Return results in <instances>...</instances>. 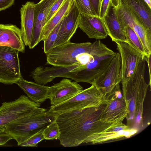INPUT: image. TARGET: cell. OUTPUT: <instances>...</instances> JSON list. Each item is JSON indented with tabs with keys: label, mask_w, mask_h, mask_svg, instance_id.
<instances>
[{
	"label": "cell",
	"mask_w": 151,
	"mask_h": 151,
	"mask_svg": "<svg viewBox=\"0 0 151 151\" xmlns=\"http://www.w3.org/2000/svg\"><path fill=\"white\" fill-rule=\"evenodd\" d=\"M62 20L50 32L47 39L43 41L44 50L45 54L49 52L54 48V44Z\"/></svg>",
	"instance_id": "4316f807"
},
{
	"label": "cell",
	"mask_w": 151,
	"mask_h": 151,
	"mask_svg": "<svg viewBox=\"0 0 151 151\" xmlns=\"http://www.w3.org/2000/svg\"><path fill=\"white\" fill-rule=\"evenodd\" d=\"M57 0H40L35 4L34 24L31 40L29 48H33L40 42L39 38L42 29L50 9Z\"/></svg>",
	"instance_id": "2e32d148"
},
{
	"label": "cell",
	"mask_w": 151,
	"mask_h": 151,
	"mask_svg": "<svg viewBox=\"0 0 151 151\" xmlns=\"http://www.w3.org/2000/svg\"><path fill=\"white\" fill-rule=\"evenodd\" d=\"M114 42L121 59V82H125L131 77L145 57L127 42L117 41Z\"/></svg>",
	"instance_id": "8fae6325"
},
{
	"label": "cell",
	"mask_w": 151,
	"mask_h": 151,
	"mask_svg": "<svg viewBox=\"0 0 151 151\" xmlns=\"http://www.w3.org/2000/svg\"><path fill=\"white\" fill-rule=\"evenodd\" d=\"M40 104L24 95L14 101L4 102L0 107V127L32 114L38 109Z\"/></svg>",
	"instance_id": "8992f818"
},
{
	"label": "cell",
	"mask_w": 151,
	"mask_h": 151,
	"mask_svg": "<svg viewBox=\"0 0 151 151\" xmlns=\"http://www.w3.org/2000/svg\"><path fill=\"white\" fill-rule=\"evenodd\" d=\"M96 14L99 16L101 0H89Z\"/></svg>",
	"instance_id": "1f68e13d"
},
{
	"label": "cell",
	"mask_w": 151,
	"mask_h": 151,
	"mask_svg": "<svg viewBox=\"0 0 151 151\" xmlns=\"http://www.w3.org/2000/svg\"><path fill=\"white\" fill-rule=\"evenodd\" d=\"M5 128L4 127H0V134L5 133Z\"/></svg>",
	"instance_id": "8d00e7d4"
},
{
	"label": "cell",
	"mask_w": 151,
	"mask_h": 151,
	"mask_svg": "<svg viewBox=\"0 0 151 151\" xmlns=\"http://www.w3.org/2000/svg\"><path fill=\"white\" fill-rule=\"evenodd\" d=\"M17 84L27 97L34 102L41 103L49 99L48 86L28 81L23 78L20 79Z\"/></svg>",
	"instance_id": "44dd1931"
},
{
	"label": "cell",
	"mask_w": 151,
	"mask_h": 151,
	"mask_svg": "<svg viewBox=\"0 0 151 151\" xmlns=\"http://www.w3.org/2000/svg\"><path fill=\"white\" fill-rule=\"evenodd\" d=\"M80 17L81 14L74 1L62 20L54 47L70 41L78 27Z\"/></svg>",
	"instance_id": "4fadbf2b"
},
{
	"label": "cell",
	"mask_w": 151,
	"mask_h": 151,
	"mask_svg": "<svg viewBox=\"0 0 151 151\" xmlns=\"http://www.w3.org/2000/svg\"><path fill=\"white\" fill-rule=\"evenodd\" d=\"M90 38L103 39L107 36L103 19L99 16H86L81 14L78 26Z\"/></svg>",
	"instance_id": "ac0fdd59"
},
{
	"label": "cell",
	"mask_w": 151,
	"mask_h": 151,
	"mask_svg": "<svg viewBox=\"0 0 151 151\" xmlns=\"http://www.w3.org/2000/svg\"><path fill=\"white\" fill-rule=\"evenodd\" d=\"M104 99L93 84L83 90L73 97L57 105L50 107L48 111L59 115L69 111L96 107L101 104Z\"/></svg>",
	"instance_id": "5b68a950"
},
{
	"label": "cell",
	"mask_w": 151,
	"mask_h": 151,
	"mask_svg": "<svg viewBox=\"0 0 151 151\" xmlns=\"http://www.w3.org/2000/svg\"><path fill=\"white\" fill-rule=\"evenodd\" d=\"M77 64L69 66L52 65V67L39 66L32 71L30 76L38 83L45 85L57 77L70 78L78 67Z\"/></svg>",
	"instance_id": "5bb4252c"
},
{
	"label": "cell",
	"mask_w": 151,
	"mask_h": 151,
	"mask_svg": "<svg viewBox=\"0 0 151 151\" xmlns=\"http://www.w3.org/2000/svg\"><path fill=\"white\" fill-rule=\"evenodd\" d=\"M116 53L110 49L96 55L93 60L79 66L72 79L77 83L86 82L91 84L106 69Z\"/></svg>",
	"instance_id": "ba28073f"
},
{
	"label": "cell",
	"mask_w": 151,
	"mask_h": 151,
	"mask_svg": "<svg viewBox=\"0 0 151 151\" xmlns=\"http://www.w3.org/2000/svg\"><path fill=\"white\" fill-rule=\"evenodd\" d=\"M83 90V87L76 81L66 78L62 80L49 88L50 107H52L69 100Z\"/></svg>",
	"instance_id": "7c38bea8"
},
{
	"label": "cell",
	"mask_w": 151,
	"mask_h": 151,
	"mask_svg": "<svg viewBox=\"0 0 151 151\" xmlns=\"http://www.w3.org/2000/svg\"><path fill=\"white\" fill-rule=\"evenodd\" d=\"M136 16L141 23L151 32V9L144 0H121Z\"/></svg>",
	"instance_id": "7402d4cb"
},
{
	"label": "cell",
	"mask_w": 151,
	"mask_h": 151,
	"mask_svg": "<svg viewBox=\"0 0 151 151\" xmlns=\"http://www.w3.org/2000/svg\"><path fill=\"white\" fill-rule=\"evenodd\" d=\"M92 47V43L90 42L75 43L70 41L54 47L46 54L47 64L64 67L81 65L79 62V57L84 53L91 55Z\"/></svg>",
	"instance_id": "277c9868"
},
{
	"label": "cell",
	"mask_w": 151,
	"mask_h": 151,
	"mask_svg": "<svg viewBox=\"0 0 151 151\" xmlns=\"http://www.w3.org/2000/svg\"><path fill=\"white\" fill-rule=\"evenodd\" d=\"M0 46L9 47L24 53L25 45L21 29L15 25L0 24Z\"/></svg>",
	"instance_id": "e0dca14e"
},
{
	"label": "cell",
	"mask_w": 151,
	"mask_h": 151,
	"mask_svg": "<svg viewBox=\"0 0 151 151\" xmlns=\"http://www.w3.org/2000/svg\"><path fill=\"white\" fill-rule=\"evenodd\" d=\"M66 1V0H57L53 4L47 17L45 24L50 20L60 9Z\"/></svg>",
	"instance_id": "f1b7e54d"
},
{
	"label": "cell",
	"mask_w": 151,
	"mask_h": 151,
	"mask_svg": "<svg viewBox=\"0 0 151 151\" xmlns=\"http://www.w3.org/2000/svg\"><path fill=\"white\" fill-rule=\"evenodd\" d=\"M145 3L151 9V0H144Z\"/></svg>",
	"instance_id": "d590c367"
},
{
	"label": "cell",
	"mask_w": 151,
	"mask_h": 151,
	"mask_svg": "<svg viewBox=\"0 0 151 151\" xmlns=\"http://www.w3.org/2000/svg\"><path fill=\"white\" fill-rule=\"evenodd\" d=\"M60 134L59 127L56 119L47 126L43 132L44 139L46 140L58 139Z\"/></svg>",
	"instance_id": "d4e9b609"
},
{
	"label": "cell",
	"mask_w": 151,
	"mask_h": 151,
	"mask_svg": "<svg viewBox=\"0 0 151 151\" xmlns=\"http://www.w3.org/2000/svg\"><path fill=\"white\" fill-rule=\"evenodd\" d=\"M151 55H149L147 57H145L144 58L145 60V61L147 62L148 67L149 68V79H150V82H149V85H150V86H151Z\"/></svg>",
	"instance_id": "836d02e7"
},
{
	"label": "cell",
	"mask_w": 151,
	"mask_h": 151,
	"mask_svg": "<svg viewBox=\"0 0 151 151\" xmlns=\"http://www.w3.org/2000/svg\"><path fill=\"white\" fill-rule=\"evenodd\" d=\"M44 129L41 130L34 134L28 139L22 143L20 145L21 147H37L38 143L45 139L43 134Z\"/></svg>",
	"instance_id": "83f0119b"
},
{
	"label": "cell",
	"mask_w": 151,
	"mask_h": 151,
	"mask_svg": "<svg viewBox=\"0 0 151 151\" xmlns=\"http://www.w3.org/2000/svg\"><path fill=\"white\" fill-rule=\"evenodd\" d=\"M120 0H111V2L113 5L115 6H117Z\"/></svg>",
	"instance_id": "e575fe53"
},
{
	"label": "cell",
	"mask_w": 151,
	"mask_h": 151,
	"mask_svg": "<svg viewBox=\"0 0 151 151\" xmlns=\"http://www.w3.org/2000/svg\"><path fill=\"white\" fill-rule=\"evenodd\" d=\"M123 30L127 43L140 52L145 57H147L142 43L134 30L127 25L124 27Z\"/></svg>",
	"instance_id": "cb8c5ba5"
},
{
	"label": "cell",
	"mask_w": 151,
	"mask_h": 151,
	"mask_svg": "<svg viewBox=\"0 0 151 151\" xmlns=\"http://www.w3.org/2000/svg\"><path fill=\"white\" fill-rule=\"evenodd\" d=\"M35 4L28 1L23 5L20 12L21 20V35L25 46L30 45L34 24Z\"/></svg>",
	"instance_id": "d6986e66"
},
{
	"label": "cell",
	"mask_w": 151,
	"mask_h": 151,
	"mask_svg": "<svg viewBox=\"0 0 151 151\" xmlns=\"http://www.w3.org/2000/svg\"><path fill=\"white\" fill-rule=\"evenodd\" d=\"M74 1V0H66L60 9L45 24L41 32L40 42L44 41L47 39L50 32L68 12Z\"/></svg>",
	"instance_id": "603a6c76"
},
{
	"label": "cell",
	"mask_w": 151,
	"mask_h": 151,
	"mask_svg": "<svg viewBox=\"0 0 151 151\" xmlns=\"http://www.w3.org/2000/svg\"><path fill=\"white\" fill-rule=\"evenodd\" d=\"M111 0H101L99 12V17L103 19L108 11Z\"/></svg>",
	"instance_id": "f546056e"
},
{
	"label": "cell",
	"mask_w": 151,
	"mask_h": 151,
	"mask_svg": "<svg viewBox=\"0 0 151 151\" xmlns=\"http://www.w3.org/2000/svg\"><path fill=\"white\" fill-rule=\"evenodd\" d=\"M145 60L140 63L131 77L127 81L121 82L123 96L125 101L129 123L143 125V104L149 84L146 83L144 75Z\"/></svg>",
	"instance_id": "7a4b0ae2"
},
{
	"label": "cell",
	"mask_w": 151,
	"mask_h": 151,
	"mask_svg": "<svg viewBox=\"0 0 151 151\" xmlns=\"http://www.w3.org/2000/svg\"><path fill=\"white\" fill-rule=\"evenodd\" d=\"M104 100L106 106L101 114V120L109 123L122 122L127 112L125 101L119 84L105 97Z\"/></svg>",
	"instance_id": "9c48e42d"
},
{
	"label": "cell",
	"mask_w": 151,
	"mask_h": 151,
	"mask_svg": "<svg viewBox=\"0 0 151 151\" xmlns=\"http://www.w3.org/2000/svg\"><path fill=\"white\" fill-rule=\"evenodd\" d=\"M121 80V57L119 53H116L107 68L91 84L95 85L104 99Z\"/></svg>",
	"instance_id": "30bf717a"
},
{
	"label": "cell",
	"mask_w": 151,
	"mask_h": 151,
	"mask_svg": "<svg viewBox=\"0 0 151 151\" xmlns=\"http://www.w3.org/2000/svg\"><path fill=\"white\" fill-rule=\"evenodd\" d=\"M19 51L0 46V83L11 85L23 78L20 68Z\"/></svg>",
	"instance_id": "52a82bcc"
},
{
	"label": "cell",
	"mask_w": 151,
	"mask_h": 151,
	"mask_svg": "<svg viewBox=\"0 0 151 151\" xmlns=\"http://www.w3.org/2000/svg\"><path fill=\"white\" fill-rule=\"evenodd\" d=\"M103 20L107 35L113 42L117 41L127 42L124 31L117 17L116 7L112 2Z\"/></svg>",
	"instance_id": "ffe728a7"
},
{
	"label": "cell",
	"mask_w": 151,
	"mask_h": 151,
	"mask_svg": "<svg viewBox=\"0 0 151 151\" xmlns=\"http://www.w3.org/2000/svg\"><path fill=\"white\" fill-rule=\"evenodd\" d=\"M12 139V138L10 136L5 133L0 134V146L4 145Z\"/></svg>",
	"instance_id": "d6a6232c"
},
{
	"label": "cell",
	"mask_w": 151,
	"mask_h": 151,
	"mask_svg": "<svg viewBox=\"0 0 151 151\" xmlns=\"http://www.w3.org/2000/svg\"><path fill=\"white\" fill-rule=\"evenodd\" d=\"M15 0H0V11L4 10L11 6Z\"/></svg>",
	"instance_id": "4dcf8cb0"
},
{
	"label": "cell",
	"mask_w": 151,
	"mask_h": 151,
	"mask_svg": "<svg viewBox=\"0 0 151 151\" xmlns=\"http://www.w3.org/2000/svg\"><path fill=\"white\" fill-rule=\"evenodd\" d=\"M106 106L104 100L98 106L57 115L56 121L60 132L58 139L60 144L64 147L78 146L93 135L103 132L114 124L106 123L100 119Z\"/></svg>",
	"instance_id": "6da1fadb"
},
{
	"label": "cell",
	"mask_w": 151,
	"mask_h": 151,
	"mask_svg": "<svg viewBox=\"0 0 151 151\" xmlns=\"http://www.w3.org/2000/svg\"><path fill=\"white\" fill-rule=\"evenodd\" d=\"M74 1L81 15L89 17L97 16L89 0H74Z\"/></svg>",
	"instance_id": "484cf974"
},
{
	"label": "cell",
	"mask_w": 151,
	"mask_h": 151,
	"mask_svg": "<svg viewBox=\"0 0 151 151\" xmlns=\"http://www.w3.org/2000/svg\"><path fill=\"white\" fill-rule=\"evenodd\" d=\"M57 116L45 109L39 107L32 114L6 125L4 132L15 139L19 146L34 134L44 129L56 119Z\"/></svg>",
	"instance_id": "3957f363"
},
{
	"label": "cell",
	"mask_w": 151,
	"mask_h": 151,
	"mask_svg": "<svg viewBox=\"0 0 151 151\" xmlns=\"http://www.w3.org/2000/svg\"><path fill=\"white\" fill-rule=\"evenodd\" d=\"M137 132V129L130 128L122 122L114 124L103 132L90 137L85 143L90 142L92 144H100L111 140L129 137Z\"/></svg>",
	"instance_id": "9a60e30c"
}]
</instances>
